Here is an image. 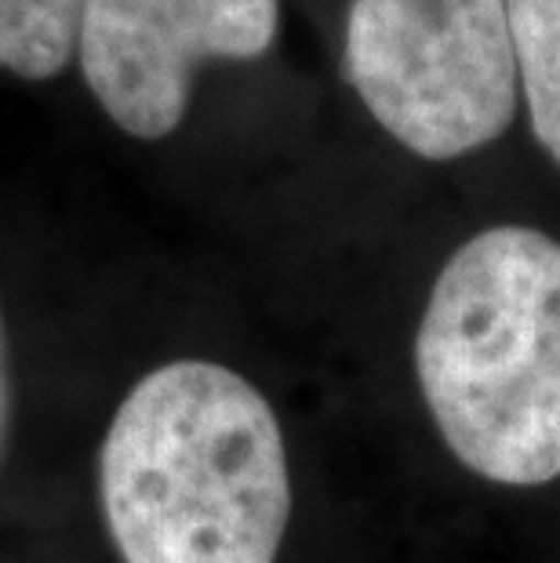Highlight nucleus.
Masks as SVG:
<instances>
[{"label": "nucleus", "instance_id": "0eeeda50", "mask_svg": "<svg viewBox=\"0 0 560 563\" xmlns=\"http://www.w3.org/2000/svg\"><path fill=\"white\" fill-rule=\"evenodd\" d=\"M11 426V361H8V328H4V309H0V459H4Z\"/></svg>", "mask_w": 560, "mask_h": 563}, {"label": "nucleus", "instance_id": "39448f33", "mask_svg": "<svg viewBox=\"0 0 560 563\" xmlns=\"http://www.w3.org/2000/svg\"><path fill=\"white\" fill-rule=\"evenodd\" d=\"M531 135L560 167V0H506Z\"/></svg>", "mask_w": 560, "mask_h": 563}, {"label": "nucleus", "instance_id": "20e7f679", "mask_svg": "<svg viewBox=\"0 0 560 563\" xmlns=\"http://www.w3.org/2000/svg\"><path fill=\"white\" fill-rule=\"evenodd\" d=\"M277 22V0H88L80 74L124 135L157 142L183 124L197 66L266 55Z\"/></svg>", "mask_w": 560, "mask_h": 563}, {"label": "nucleus", "instance_id": "423d86ee", "mask_svg": "<svg viewBox=\"0 0 560 563\" xmlns=\"http://www.w3.org/2000/svg\"><path fill=\"white\" fill-rule=\"evenodd\" d=\"M88 0H0V69L22 80L63 74L77 55Z\"/></svg>", "mask_w": 560, "mask_h": 563}, {"label": "nucleus", "instance_id": "7ed1b4c3", "mask_svg": "<svg viewBox=\"0 0 560 563\" xmlns=\"http://www.w3.org/2000/svg\"><path fill=\"white\" fill-rule=\"evenodd\" d=\"M342 63L367 113L415 157H466L514 124L506 0H353Z\"/></svg>", "mask_w": 560, "mask_h": 563}, {"label": "nucleus", "instance_id": "f257e3e1", "mask_svg": "<svg viewBox=\"0 0 560 563\" xmlns=\"http://www.w3.org/2000/svg\"><path fill=\"white\" fill-rule=\"evenodd\" d=\"M99 501L124 563H277L292 473L270 400L216 361L150 371L102 437Z\"/></svg>", "mask_w": 560, "mask_h": 563}, {"label": "nucleus", "instance_id": "f03ea898", "mask_svg": "<svg viewBox=\"0 0 560 563\" xmlns=\"http://www.w3.org/2000/svg\"><path fill=\"white\" fill-rule=\"evenodd\" d=\"M422 400L448 451L506 487L560 476V244L531 225L470 236L415 334Z\"/></svg>", "mask_w": 560, "mask_h": 563}]
</instances>
